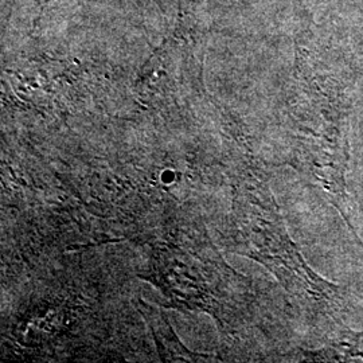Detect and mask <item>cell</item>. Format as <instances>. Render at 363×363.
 I'll use <instances>...</instances> for the list:
<instances>
[{
    "label": "cell",
    "mask_w": 363,
    "mask_h": 363,
    "mask_svg": "<svg viewBox=\"0 0 363 363\" xmlns=\"http://www.w3.org/2000/svg\"><path fill=\"white\" fill-rule=\"evenodd\" d=\"M52 1H54V0H42L40 1V7H39V13L38 16H37V19H35V22H34V28L37 27V25H38V21L40 19V16L45 13V9L52 3ZM154 1H156L162 9H163V4H162V0H154Z\"/></svg>",
    "instance_id": "obj_1"
}]
</instances>
